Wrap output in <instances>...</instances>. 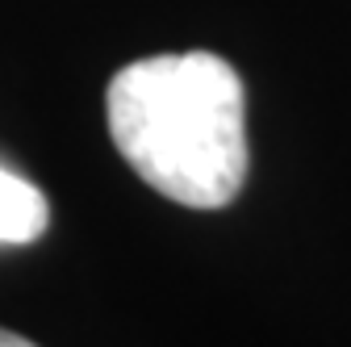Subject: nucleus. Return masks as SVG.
Listing matches in <instances>:
<instances>
[{
  "label": "nucleus",
  "mask_w": 351,
  "mask_h": 347,
  "mask_svg": "<svg viewBox=\"0 0 351 347\" xmlns=\"http://www.w3.org/2000/svg\"><path fill=\"white\" fill-rule=\"evenodd\" d=\"M121 159L176 205L222 209L247 180V97L239 71L209 51L151 55L105 93Z\"/></svg>",
  "instance_id": "f257e3e1"
},
{
  "label": "nucleus",
  "mask_w": 351,
  "mask_h": 347,
  "mask_svg": "<svg viewBox=\"0 0 351 347\" xmlns=\"http://www.w3.org/2000/svg\"><path fill=\"white\" fill-rule=\"evenodd\" d=\"M0 347H34V343L21 339V335H13V331H0Z\"/></svg>",
  "instance_id": "7ed1b4c3"
},
{
  "label": "nucleus",
  "mask_w": 351,
  "mask_h": 347,
  "mask_svg": "<svg viewBox=\"0 0 351 347\" xmlns=\"http://www.w3.org/2000/svg\"><path fill=\"white\" fill-rule=\"evenodd\" d=\"M47 226H51V205L42 189L17 171L0 167V247L34 243Z\"/></svg>",
  "instance_id": "f03ea898"
}]
</instances>
